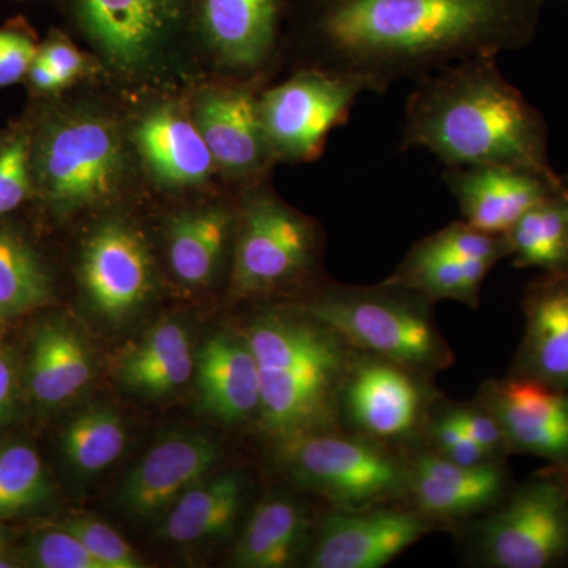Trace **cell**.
<instances>
[{"instance_id": "cell-1", "label": "cell", "mask_w": 568, "mask_h": 568, "mask_svg": "<svg viewBox=\"0 0 568 568\" xmlns=\"http://www.w3.org/2000/svg\"><path fill=\"white\" fill-rule=\"evenodd\" d=\"M545 0H286L304 69L384 93L474 58H497L536 39Z\"/></svg>"}, {"instance_id": "cell-2", "label": "cell", "mask_w": 568, "mask_h": 568, "mask_svg": "<svg viewBox=\"0 0 568 568\" xmlns=\"http://www.w3.org/2000/svg\"><path fill=\"white\" fill-rule=\"evenodd\" d=\"M416 148L446 168H517L552 182L562 179L549 163L544 115L489 55L417 81L406 102L402 151Z\"/></svg>"}, {"instance_id": "cell-3", "label": "cell", "mask_w": 568, "mask_h": 568, "mask_svg": "<svg viewBox=\"0 0 568 568\" xmlns=\"http://www.w3.org/2000/svg\"><path fill=\"white\" fill-rule=\"evenodd\" d=\"M432 304L417 291L386 280L376 286L332 287L305 310L358 353L428 376L455 362Z\"/></svg>"}, {"instance_id": "cell-4", "label": "cell", "mask_w": 568, "mask_h": 568, "mask_svg": "<svg viewBox=\"0 0 568 568\" xmlns=\"http://www.w3.org/2000/svg\"><path fill=\"white\" fill-rule=\"evenodd\" d=\"M473 558L489 568H552L568 562V469L551 465L511 487L478 519Z\"/></svg>"}, {"instance_id": "cell-5", "label": "cell", "mask_w": 568, "mask_h": 568, "mask_svg": "<svg viewBox=\"0 0 568 568\" xmlns=\"http://www.w3.org/2000/svg\"><path fill=\"white\" fill-rule=\"evenodd\" d=\"M283 459L305 487L339 510L383 506L405 497L406 459L364 436L317 433L283 440Z\"/></svg>"}, {"instance_id": "cell-6", "label": "cell", "mask_w": 568, "mask_h": 568, "mask_svg": "<svg viewBox=\"0 0 568 568\" xmlns=\"http://www.w3.org/2000/svg\"><path fill=\"white\" fill-rule=\"evenodd\" d=\"M32 168L44 197L59 211H74L118 192L125 155L106 119L69 115L43 133Z\"/></svg>"}, {"instance_id": "cell-7", "label": "cell", "mask_w": 568, "mask_h": 568, "mask_svg": "<svg viewBox=\"0 0 568 568\" xmlns=\"http://www.w3.org/2000/svg\"><path fill=\"white\" fill-rule=\"evenodd\" d=\"M362 82L320 69H302L260 95L261 122L275 160L308 162L328 134L349 119Z\"/></svg>"}, {"instance_id": "cell-8", "label": "cell", "mask_w": 568, "mask_h": 568, "mask_svg": "<svg viewBox=\"0 0 568 568\" xmlns=\"http://www.w3.org/2000/svg\"><path fill=\"white\" fill-rule=\"evenodd\" d=\"M315 223L282 203L265 186L244 201L233 267L237 294L267 293L294 283L315 267Z\"/></svg>"}, {"instance_id": "cell-9", "label": "cell", "mask_w": 568, "mask_h": 568, "mask_svg": "<svg viewBox=\"0 0 568 568\" xmlns=\"http://www.w3.org/2000/svg\"><path fill=\"white\" fill-rule=\"evenodd\" d=\"M82 28L115 70L149 73L194 26V0H78Z\"/></svg>"}, {"instance_id": "cell-10", "label": "cell", "mask_w": 568, "mask_h": 568, "mask_svg": "<svg viewBox=\"0 0 568 568\" xmlns=\"http://www.w3.org/2000/svg\"><path fill=\"white\" fill-rule=\"evenodd\" d=\"M506 257H510L506 235L455 222L417 242L387 280L429 301L447 298L477 308L481 284Z\"/></svg>"}, {"instance_id": "cell-11", "label": "cell", "mask_w": 568, "mask_h": 568, "mask_svg": "<svg viewBox=\"0 0 568 568\" xmlns=\"http://www.w3.org/2000/svg\"><path fill=\"white\" fill-rule=\"evenodd\" d=\"M424 375L358 353L342 394V416L358 436L402 443L426 424L429 392Z\"/></svg>"}, {"instance_id": "cell-12", "label": "cell", "mask_w": 568, "mask_h": 568, "mask_svg": "<svg viewBox=\"0 0 568 568\" xmlns=\"http://www.w3.org/2000/svg\"><path fill=\"white\" fill-rule=\"evenodd\" d=\"M413 507L383 506L338 510L317 530L310 551L313 568H381L435 529Z\"/></svg>"}, {"instance_id": "cell-13", "label": "cell", "mask_w": 568, "mask_h": 568, "mask_svg": "<svg viewBox=\"0 0 568 568\" xmlns=\"http://www.w3.org/2000/svg\"><path fill=\"white\" fill-rule=\"evenodd\" d=\"M478 403L495 416L510 454L568 469V392L507 376L485 383Z\"/></svg>"}, {"instance_id": "cell-14", "label": "cell", "mask_w": 568, "mask_h": 568, "mask_svg": "<svg viewBox=\"0 0 568 568\" xmlns=\"http://www.w3.org/2000/svg\"><path fill=\"white\" fill-rule=\"evenodd\" d=\"M406 463L405 499L436 525L487 514L514 487L504 462L462 466L428 450Z\"/></svg>"}, {"instance_id": "cell-15", "label": "cell", "mask_w": 568, "mask_h": 568, "mask_svg": "<svg viewBox=\"0 0 568 568\" xmlns=\"http://www.w3.org/2000/svg\"><path fill=\"white\" fill-rule=\"evenodd\" d=\"M284 18L286 0H194V26L220 61L239 73L274 65Z\"/></svg>"}, {"instance_id": "cell-16", "label": "cell", "mask_w": 568, "mask_h": 568, "mask_svg": "<svg viewBox=\"0 0 568 568\" xmlns=\"http://www.w3.org/2000/svg\"><path fill=\"white\" fill-rule=\"evenodd\" d=\"M443 181L465 222L484 233L504 235L530 207L564 189L544 175L517 168H446Z\"/></svg>"}, {"instance_id": "cell-17", "label": "cell", "mask_w": 568, "mask_h": 568, "mask_svg": "<svg viewBox=\"0 0 568 568\" xmlns=\"http://www.w3.org/2000/svg\"><path fill=\"white\" fill-rule=\"evenodd\" d=\"M525 331L508 376L568 392V271L544 272L523 295Z\"/></svg>"}, {"instance_id": "cell-18", "label": "cell", "mask_w": 568, "mask_h": 568, "mask_svg": "<svg viewBox=\"0 0 568 568\" xmlns=\"http://www.w3.org/2000/svg\"><path fill=\"white\" fill-rule=\"evenodd\" d=\"M82 282L93 306L108 317H122L138 308L151 291L148 248L130 227L110 223L85 246Z\"/></svg>"}, {"instance_id": "cell-19", "label": "cell", "mask_w": 568, "mask_h": 568, "mask_svg": "<svg viewBox=\"0 0 568 568\" xmlns=\"http://www.w3.org/2000/svg\"><path fill=\"white\" fill-rule=\"evenodd\" d=\"M215 166L234 175H257L274 162L263 122L260 97L252 89L234 88L205 95L194 112Z\"/></svg>"}, {"instance_id": "cell-20", "label": "cell", "mask_w": 568, "mask_h": 568, "mask_svg": "<svg viewBox=\"0 0 568 568\" xmlns=\"http://www.w3.org/2000/svg\"><path fill=\"white\" fill-rule=\"evenodd\" d=\"M219 459V447L209 437H170L153 446L130 470L121 499L138 517H152L203 480Z\"/></svg>"}, {"instance_id": "cell-21", "label": "cell", "mask_w": 568, "mask_h": 568, "mask_svg": "<svg viewBox=\"0 0 568 568\" xmlns=\"http://www.w3.org/2000/svg\"><path fill=\"white\" fill-rule=\"evenodd\" d=\"M197 388L205 409L224 422L260 413V366L246 338L219 335L205 343L197 357Z\"/></svg>"}, {"instance_id": "cell-22", "label": "cell", "mask_w": 568, "mask_h": 568, "mask_svg": "<svg viewBox=\"0 0 568 568\" xmlns=\"http://www.w3.org/2000/svg\"><path fill=\"white\" fill-rule=\"evenodd\" d=\"M136 144L152 173L168 185L204 182L215 164L196 123L173 108L149 114L136 129Z\"/></svg>"}, {"instance_id": "cell-23", "label": "cell", "mask_w": 568, "mask_h": 568, "mask_svg": "<svg viewBox=\"0 0 568 568\" xmlns=\"http://www.w3.org/2000/svg\"><path fill=\"white\" fill-rule=\"evenodd\" d=\"M308 521L304 510L284 497H272L254 508L253 517L234 551L235 566L290 567L301 555Z\"/></svg>"}, {"instance_id": "cell-24", "label": "cell", "mask_w": 568, "mask_h": 568, "mask_svg": "<svg viewBox=\"0 0 568 568\" xmlns=\"http://www.w3.org/2000/svg\"><path fill=\"white\" fill-rule=\"evenodd\" d=\"M194 358L181 325H156L123 357L121 376L126 386L148 395H163L192 377Z\"/></svg>"}, {"instance_id": "cell-25", "label": "cell", "mask_w": 568, "mask_h": 568, "mask_svg": "<svg viewBox=\"0 0 568 568\" xmlns=\"http://www.w3.org/2000/svg\"><path fill=\"white\" fill-rule=\"evenodd\" d=\"M244 488L235 476L200 481L174 503L163 536L174 544H194L233 529L242 508Z\"/></svg>"}, {"instance_id": "cell-26", "label": "cell", "mask_w": 568, "mask_h": 568, "mask_svg": "<svg viewBox=\"0 0 568 568\" xmlns=\"http://www.w3.org/2000/svg\"><path fill=\"white\" fill-rule=\"evenodd\" d=\"M29 373L33 396L47 405H58L89 383L91 358L73 331L65 325H47L33 339Z\"/></svg>"}, {"instance_id": "cell-27", "label": "cell", "mask_w": 568, "mask_h": 568, "mask_svg": "<svg viewBox=\"0 0 568 568\" xmlns=\"http://www.w3.org/2000/svg\"><path fill=\"white\" fill-rule=\"evenodd\" d=\"M504 235L515 267L568 271V204L564 189L530 207Z\"/></svg>"}, {"instance_id": "cell-28", "label": "cell", "mask_w": 568, "mask_h": 568, "mask_svg": "<svg viewBox=\"0 0 568 568\" xmlns=\"http://www.w3.org/2000/svg\"><path fill=\"white\" fill-rule=\"evenodd\" d=\"M231 223L230 213L220 207L183 213L174 220L170 230V263L181 282L201 286L211 278L222 261Z\"/></svg>"}, {"instance_id": "cell-29", "label": "cell", "mask_w": 568, "mask_h": 568, "mask_svg": "<svg viewBox=\"0 0 568 568\" xmlns=\"http://www.w3.org/2000/svg\"><path fill=\"white\" fill-rule=\"evenodd\" d=\"M50 276L31 246L0 230V320L17 317L50 301Z\"/></svg>"}, {"instance_id": "cell-30", "label": "cell", "mask_w": 568, "mask_h": 568, "mask_svg": "<svg viewBox=\"0 0 568 568\" xmlns=\"http://www.w3.org/2000/svg\"><path fill=\"white\" fill-rule=\"evenodd\" d=\"M121 418L108 409H89L74 418L63 435V450L71 465L84 474L111 466L125 447Z\"/></svg>"}, {"instance_id": "cell-31", "label": "cell", "mask_w": 568, "mask_h": 568, "mask_svg": "<svg viewBox=\"0 0 568 568\" xmlns=\"http://www.w3.org/2000/svg\"><path fill=\"white\" fill-rule=\"evenodd\" d=\"M47 489L43 465L33 448L18 444L0 450V518L36 506Z\"/></svg>"}, {"instance_id": "cell-32", "label": "cell", "mask_w": 568, "mask_h": 568, "mask_svg": "<svg viewBox=\"0 0 568 568\" xmlns=\"http://www.w3.org/2000/svg\"><path fill=\"white\" fill-rule=\"evenodd\" d=\"M82 541L102 568H141L140 556L118 530L93 518H74L62 526Z\"/></svg>"}, {"instance_id": "cell-33", "label": "cell", "mask_w": 568, "mask_h": 568, "mask_svg": "<svg viewBox=\"0 0 568 568\" xmlns=\"http://www.w3.org/2000/svg\"><path fill=\"white\" fill-rule=\"evenodd\" d=\"M426 436L429 439V450L457 465L478 466L489 462H504L489 457L484 448L463 432L448 410L426 422Z\"/></svg>"}, {"instance_id": "cell-34", "label": "cell", "mask_w": 568, "mask_h": 568, "mask_svg": "<svg viewBox=\"0 0 568 568\" xmlns=\"http://www.w3.org/2000/svg\"><path fill=\"white\" fill-rule=\"evenodd\" d=\"M31 171V151L22 138L0 151V216L14 211L28 197Z\"/></svg>"}, {"instance_id": "cell-35", "label": "cell", "mask_w": 568, "mask_h": 568, "mask_svg": "<svg viewBox=\"0 0 568 568\" xmlns=\"http://www.w3.org/2000/svg\"><path fill=\"white\" fill-rule=\"evenodd\" d=\"M32 552L37 566L43 568H102L80 538L63 528L37 538Z\"/></svg>"}, {"instance_id": "cell-36", "label": "cell", "mask_w": 568, "mask_h": 568, "mask_svg": "<svg viewBox=\"0 0 568 568\" xmlns=\"http://www.w3.org/2000/svg\"><path fill=\"white\" fill-rule=\"evenodd\" d=\"M448 413L462 426L463 432L484 448L489 457L506 462L507 455H510L506 436L487 407L477 403V405L452 407Z\"/></svg>"}, {"instance_id": "cell-37", "label": "cell", "mask_w": 568, "mask_h": 568, "mask_svg": "<svg viewBox=\"0 0 568 568\" xmlns=\"http://www.w3.org/2000/svg\"><path fill=\"white\" fill-rule=\"evenodd\" d=\"M39 51L29 37L20 32L0 31V88L24 78Z\"/></svg>"}, {"instance_id": "cell-38", "label": "cell", "mask_w": 568, "mask_h": 568, "mask_svg": "<svg viewBox=\"0 0 568 568\" xmlns=\"http://www.w3.org/2000/svg\"><path fill=\"white\" fill-rule=\"evenodd\" d=\"M39 55L61 77L63 84H69L84 69L82 55L67 41H51L39 51Z\"/></svg>"}, {"instance_id": "cell-39", "label": "cell", "mask_w": 568, "mask_h": 568, "mask_svg": "<svg viewBox=\"0 0 568 568\" xmlns=\"http://www.w3.org/2000/svg\"><path fill=\"white\" fill-rule=\"evenodd\" d=\"M29 78H31V82L36 85L39 91L43 92H52L58 91V89L63 88V81L54 70L48 65L40 55H37L36 61H33L31 69H29Z\"/></svg>"}, {"instance_id": "cell-40", "label": "cell", "mask_w": 568, "mask_h": 568, "mask_svg": "<svg viewBox=\"0 0 568 568\" xmlns=\"http://www.w3.org/2000/svg\"><path fill=\"white\" fill-rule=\"evenodd\" d=\"M14 373L7 358L0 355V417L6 413L10 405L11 395H13Z\"/></svg>"}, {"instance_id": "cell-41", "label": "cell", "mask_w": 568, "mask_h": 568, "mask_svg": "<svg viewBox=\"0 0 568 568\" xmlns=\"http://www.w3.org/2000/svg\"><path fill=\"white\" fill-rule=\"evenodd\" d=\"M562 182H564V192H566L567 204H568V175H567V178H562Z\"/></svg>"}, {"instance_id": "cell-42", "label": "cell", "mask_w": 568, "mask_h": 568, "mask_svg": "<svg viewBox=\"0 0 568 568\" xmlns=\"http://www.w3.org/2000/svg\"><path fill=\"white\" fill-rule=\"evenodd\" d=\"M0 342H2V328H0Z\"/></svg>"}, {"instance_id": "cell-43", "label": "cell", "mask_w": 568, "mask_h": 568, "mask_svg": "<svg viewBox=\"0 0 568 568\" xmlns=\"http://www.w3.org/2000/svg\"><path fill=\"white\" fill-rule=\"evenodd\" d=\"M0 548H2V537H0Z\"/></svg>"}, {"instance_id": "cell-44", "label": "cell", "mask_w": 568, "mask_h": 568, "mask_svg": "<svg viewBox=\"0 0 568 568\" xmlns=\"http://www.w3.org/2000/svg\"><path fill=\"white\" fill-rule=\"evenodd\" d=\"M0 151H2V149H0Z\"/></svg>"}]
</instances>
